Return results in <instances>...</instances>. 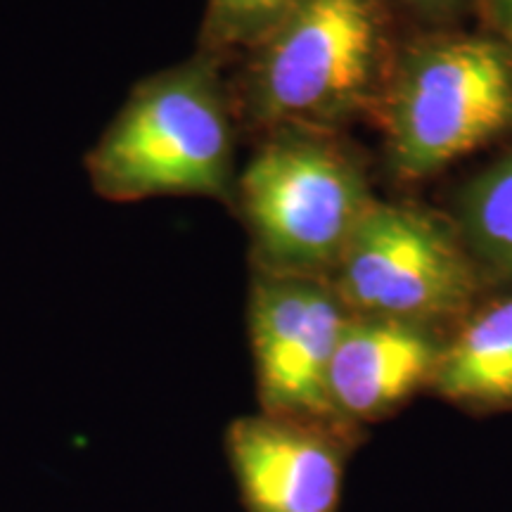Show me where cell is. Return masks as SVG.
<instances>
[{"mask_svg": "<svg viewBox=\"0 0 512 512\" xmlns=\"http://www.w3.org/2000/svg\"><path fill=\"white\" fill-rule=\"evenodd\" d=\"M221 67L216 57L195 53L133 86L83 159L102 200H233L240 121Z\"/></svg>", "mask_w": 512, "mask_h": 512, "instance_id": "cell-1", "label": "cell"}, {"mask_svg": "<svg viewBox=\"0 0 512 512\" xmlns=\"http://www.w3.org/2000/svg\"><path fill=\"white\" fill-rule=\"evenodd\" d=\"M387 0H306L240 57L230 86L240 126L328 131L373 86L392 29Z\"/></svg>", "mask_w": 512, "mask_h": 512, "instance_id": "cell-2", "label": "cell"}, {"mask_svg": "<svg viewBox=\"0 0 512 512\" xmlns=\"http://www.w3.org/2000/svg\"><path fill=\"white\" fill-rule=\"evenodd\" d=\"M230 204L252 238L254 271L328 280L373 200L328 131L275 128L238 171Z\"/></svg>", "mask_w": 512, "mask_h": 512, "instance_id": "cell-3", "label": "cell"}, {"mask_svg": "<svg viewBox=\"0 0 512 512\" xmlns=\"http://www.w3.org/2000/svg\"><path fill=\"white\" fill-rule=\"evenodd\" d=\"M510 126L512 57L498 38L444 34L408 48L387 102L396 174H437Z\"/></svg>", "mask_w": 512, "mask_h": 512, "instance_id": "cell-4", "label": "cell"}, {"mask_svg": "<svg viewBox=\"0 0 512 512\" xmlns=\"http://www.w3.org/2000/svg\"><path fill=\"white\" fill-rule=\"evenodd\" d=\"M330 280L351 313L420 325L463 311L475 271L451 235L420 211L373 202Z\"/></svg>", "mask_w": 512, "mask_h": 512, "instance_id": "cell-5", "label": "cell"}, {"mask_svg": "<svg viewBox=\"0 0 512 512\" xmlns=\"http://www.w3.org/2000/svg\"><path fill=\"white\" fill-rule=\"evenodd\" d=\"M351 316L330 280L254 271L247 320L261 413L335 432L328 370Z\"/></svg>", "mask_w": 512, "mask_h": 512, "instance_id": "cell-6", "label": "cell"}, {"mask_svg": "<svg viewBox=\"0 0 512 512\" xmlns=\"http://www.w3.org/2000/svg\"><path fill=\"white\" fill-rule=\"evenodd\" d=\"M245 512H339L344 456L335 432L280 415H247L226 432Z\"/></svg>", "mask_w": 512, "mask_h": 512, "instance_id": "cell-7", "label": "cell"}, {"mask_svg": "<svg viewBox=\"0 0 512 512\" xmlns=\"http://www.w3.org/2000/svg\"><path fill=\"white\" fill-rule=\"evenodd\" d=\"M439 354L420 325L351 316L328 370V401L335 425L375 420L394 411L434 377Z\"/></svg>", "mask_w": 512, "mask_h": 512, "instance_id": "cell-8", "label": "cell"}, {"mask_svg": "<svg viewBox=\"0 0 512 512\" xmlns=\"http://www.w3.org/2000/svg\"><path fill=\"white\" fill-rule=\"evenodd\" d=\"M434 382L453 401H512V299L489 306L465 325L439 354Z\"/></svg>", "mask_w": 512, "mask_h": 512, "instance_id": "cell-9", "label": "cell"}, {"mask_svg": "<svg viewBox=\"0 0 512 512\" xmlns=\"http://www.w3.org/2000/svg\"><path fill=\"white\" fill-rule=\"evenodd\" d=\"M460 221L479 259L512 275V150L467 185Z\"/></svg>", "mask_w": 512, "mask_h": 512, "instance_id": "cell-10", "label": "cell"}, {"mask_svg": "<svg viewBox=\"0 0 512 512\" xmlns=\"http://www.w3.org/2000/svg\"><path fill=\"white\" fill-rule=\"evenodd\" d=\"M306 0H207L197 53L226 64L271 36Z\"/></svg>", "mask_w": 512, "mask_h": 512, "instance_id": "cell-11", "label": "cell"}, {"mask_svg": "<svg viewBox=\"0 0 512 512\" xmlns=\"http://www.w3.org/2000/svg\"><path fill=\"white\" fill-rule=\"evenodd\" d=\"M491 36L503 43L512 57V0H472Z\"/></svg>", "mask_w": 512, "mask_h": 512, "instance_id": "cell-12", "label": "cell"}, {"mask_svg": "<svg viewBox=\"0 0 512 512\" xmlns=\"http://www.w3.org/2000/svg\"><path fill=\"white\" fill-rule=\"evenodd\" d=\"M387 3L392 5V10H406L413 17L439 22V19L451 17L453 12H458L465 3H472V0H387Z\"/></svg>", "mask_w": 512, "mask_h": 512, "instance_id": "cell-13", "label": "cell"}]
</instances>
